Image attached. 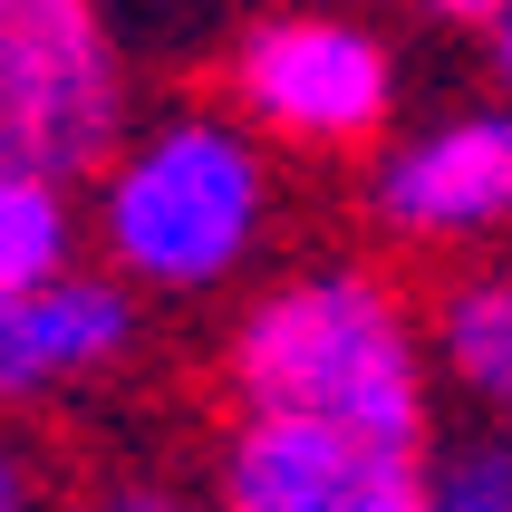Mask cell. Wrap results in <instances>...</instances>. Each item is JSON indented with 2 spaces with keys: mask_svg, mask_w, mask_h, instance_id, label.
<instances>
[{
  "mask_svg": "<svg viewBox=\"0 0 512 512\" xmlns=\"http://www.w3.org/2000/svg\"><path fill=\"white\" fill-rule=\"evenodd\" d=\"M0 512H58L49 455L20 435V416H0Z\"/></svg>",
  "mask_w": 512,
  "mask_h": 512,
  "instance_id": "11",
  "label": "cell"
},
{
  "mask_svg": "<svg viewBox=\"0 0 512 512\" xmlns=\"http://www.w3.org/2000/svg\"><path fill=\"white\" fill-rule=\"evenodd\" d=\"M136 339H145V290H126L107 261L0 290V416H39L58 397L107 387L136 358Z\"/></svg>",
  "mask_w": 512,
  "mask_h": 512,
  "instance_id": "6",
  "label": "cell"
},
{
  "mask_svg": "<svg viewBox=\"0 0 512 512\" xmlns=\"http://www.w3.org/2000/svg\"><path fill=\"white\" fill-rule=\"evenodd\" d=\"M281 145H261L232 107L136 116L87 174V261H107L145 300L232 290L281 223Z\"/></svg>",
  "mask_w": 512,
  "mask_h": 512,
  "instance_id": "2",
  "label": "cell"
},
{
  "mask_svg": "<svg viewBox=\"0 0 512 512\" xmlns=\"http://www.w3.org/2000/svg\"><path fill=\"white\" fill-rule=\"evenodd\" d=\"M136 126V68L107 0H0V165L87 174Z\"/></svg>",
  "mask_w": 512,
  "mask_h": 512,
  "instance_id": "3",
  "label": "cell"
},
{
  "mask_svg": "<svg viewBox=\"0 0 512 512\" xmlns=\"http://www.w3.org/2000/svg\"><path fill=\"white\" fill-rule=\"evenodd\" d=\"M87 261V213H78V184L68 174H29V165H0V290H29V281H58Z\"/></svg>",
  "mask_w": 512,
  "mask_h": 512,
  "instance_id": "9",
  "label": "cell"
},
{
  "mask_svg": "<svg viewBox=\"0 0 512 512\" xmlns=\"http://www.w3.org/2000/svg\"><path fill=\"white\" fill-rule=\"evenodd\" d=\"M78 512H213V503L184 493V484H165V474H107Z\"/></svg>",
  "mask_w": 512,
  "mask_h": 512,
  "instance_id": "12",
  "label": "cell"
},
{
  "mask_svg": "<svg viewBox=\"0 0 512 512\" xmlns=\"http://www.w3.org/2000/svg\"><path fill=\"white\" fill-rule=\"evenodd\" d=\"M406 10H426V20H445V29H484V20H503L512 0H406Z\"/></svg>",
  "mask_w": 512,
  "mask_h": 512,
  "instance_id": "14",
  "label": "cell"
},
{
  "mask_svg": "<svg viewBox=\"0 0 512 512\" xmlns=\"http://www.w3.org/2000/svg\"><path fill=\"white\" fill-rule=\"evenodd\" d=\"M416 512H512V435H435L416 455Z\"/></svg>",
  "mask_w": 512,
  "mask_h": 512,
  "instance_id": "10",
  "label": "cell"
},
{
  "mask_svg": "<svg viewBox=\"0 0 512 512\" xmlns=\"http://www.w3.org/2000/svg\"><path fill=\"white\" fill-rule=\"evenodd\" d=\"M426 339H435V377L464 387V406L493 435H512V261L445 271L426 300Z\"/></svg>",
  "mask_w": 512,
  "mask_h": 512,
  "instance_id": "8",
  "label": "cell"
},
{
  "mask_svg": "<svg viewBox=\"0 0 512 512\" xmlns=\"http://www.w3.org/2000/svg\"><path fill=\"white\" fill-rule=\"evenodd\" d=\"M406 464L368 455L358 435L281 416V406H232L213 455H203V503L213 512H358Z\"/></svg>",
  "mask_w": 512,
  "mask_h": 512,
  "instance_id": "7",
  "label": "cell"
},
{
  "mask_svg": "<svg viewBox=\"0 0 512 512\" xmlns=\"http://www.w3.org/2000/svg\"><path fill=\"white\" fill-rule=\"evenodd\" d=\"M358 512H416V464H406V474H387V484H377Z\"/></svg>",
  "mask_w": 512,
  "mask_h": 512,
  "instance_id": "15",
  "label": "cell"
},
{
  "mask_svg": "<svg viewBox=\"0 0 512 512\" xmlns=\"http://www.w3.org/2000/svg\"><path fill=\"white\" fill-rule=\"evenodd\" d=\"M474 49H484V78H493V97H512V10L474 29Z\"/></svg>",
  "mask_w": 512,
  "mask_h": 512,
  "instance_id": "13",
  "label": "cell"
},
{
  "mask_svg": "<svg viewBox=\"0 0 512 512\" xmlns=\"http://www.w3.org/2000/svg\"><path fill=\"white\" fill-rule=\"evenodd\" d=\"M358 213L397 252H484L493 232H512V97L377 136L358 174Z\"/></svg>",
  "mask_w": 512,
  "mask_h": 512,
  "instance_id": "5",
  "label": "cell"
},
{
  "mask_svg": "<svg viewBox=\"0 0 512 512\" xmlns=\"http://www.w3.org/2000/svg\"><path fill=\"white\" fill-rule=\"evenodd\" d=\"M223 87L281 155H368L397 126V49L348 10H261L223 49Z\"/></svg>",
  "mask_w": 512,
  "mask_h": 512,
  "instance_id": "4",
  "label": "cell"
},
{
  "mask_svg": "<svg viewBox=\"0 0 512 512\" xmlns=\"http://www.w3.org/2000/svg\"><path fill=\"white\" fill-rule=\"evenodd\" d=\"M223 406H281L358 435L368 455L416 464L435 445V339L416 290L368 261H310L252 290L213 348Z\"/></svg>",
  "mask_w": 512,
  "mask_h": 512,
  "instance_id": "1",
  "label": "cell"
}]
</instances>
